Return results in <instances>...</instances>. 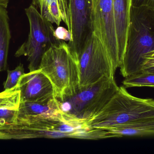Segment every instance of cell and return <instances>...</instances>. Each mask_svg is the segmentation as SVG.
I'll return each mask as SVG.
<instances>
[{
  "label": "cell",
  "mask_w": 154,
  "mask_h": 154,
  "mask_svg": "<svg viewBox=\"0 0 154 154\" xmlns=\"http://www.w3.org/2000/svg\"><path fill=\"white\" fill-rule=\"evenodd\" d=\"M80 90L85 88L104 77H114L115 73L106 50L93 33L79 58Z\"/></svg>",
  "instance_id": "52a82bcc"
},
{
  "label": "cell",
  "mask_w": 154,
  "mask_h": 154,
  "mask_svg": "<svg viewBox=\"0 0 154 154\" xmlns=\"http://www.w3.org/2000/svg\"><path fill=\"white\" fill-rule=\"evenodd\" d=\"M10 0H0V5L7 8L9 4Z\"/></svg>",
  "instance_id": "603a6c76"
},
{
  "label": "cell",
  "mask_w": 154,
  "mask_h": 154,
  "mask_svg": "<svg viewBox=\"0 0 154 154\" xmlns=\"http://www.w3.org/2000/svg\"><path fill=\"white\" fill-rule=\"evenodd\" d=\"M154 49V13L131 5L126 48L120 73L124 77L143 71V57Z\"/></svg>",
  "instance_id": "3957f363"
},
{
  "label": "cell",
  "mask_w": 154,
  "mask_h": 154,
  "mask_svg": "<svg viewBox=\"0 0 154 154\" xmlns=\"http://www.w3.org/2000/svg\"><path fill=\"white\" fill-rule=\"evenodd\" d=\"M18 108H0V126L14 121Z\"/></svg>",
  "instance_id": "d6986e66"
},
{
  "label": "cell",
  "mask_w": 154,
  "mask_h": 154,
  "mask_svg": "<svg viewBox=\"0 0 154 154\" xmlns=\"http://www.w3.org/2000/svg\"><path fill=\"white\" fill-rule=\"evenodd\" d=\"M32 4L34 6H35L37 8L38 6V0H32Z\"/></svg>",
  "instance_id": "cb8c5ba5"
},
{
  "label": "cell",
  "mask_w": 154,
  "mask_h": 154,
  "mask_svg": "<svg viewBox=\"0 0 154 154\" xmlns=\"http://www.w3.org/2000/svg\"><path fill=\"white\" fill-rule=\"evenodd\" d=\"M154 120V99L132 96L124 86L95 116L88 120L93 128L103 129L128 123Z\"/></svg>",
  "instance_id": "277c9868"
},
{
  "label": "cell",
  "mask_w": 154,
  "mask_h": 154,
  "mask_svg": "<svg viewBox=\"0 0 154 154\" xmlns=\"http://www.w3.org/2000/svg\"><path fill=\"white\" fill-rule=\"evenodd\" d=\"M101 129L113 134L116 137L154 136V120L128 123Z\"/></svg>",
  "instance_id": "4fadbf2b"
},
{
  "label": "cell",
  "mask_w": 154,
  "mask_h": 154,
  "mask_svg": "<svg viewBox=\"0 0 154 154\" xmlns=\"http://www.w3.org/2000/svg\"><path fill=\"white\" fill-rule=\"evenodd\" d=\"M92 18L93 33L103 42L115 73L122 61L119 53L113 0H92Z\"/></svg>",
  "instance_id": "ba28073f"
},
{
  "label": "cell",
  "mask_w": 154,
  "mask_h": 154,
  "mask_svg": "<svg viewBox=\"0 0 154 154\" xmlns=\"http://www.w3.org/2000/svg\"><path fill=\"white\" fill-rule=\"evenodd\" d=\"M62 111L56 99L46 102H20L18 116H41L57 114Z\"/></svg>",
  "instance_id": "5bb4252c"
},
{
  "label": "cell",
  "mask_w": 154,
  "mask_h": 154,
  "mask_svg": "<svg viewBox=\"0 0 154 154\" xmlns=\"http://www.w3.org/2000/svg\"><path fill=\"white\" fill-rule=\"evenodd\" d=\"M38 7L42 17L58 26H60L61 22L63 21L68 28L67 0H38Z\"/></svg>",
  "instance_id": "7c38bea8"
},
{
  "label": "cell",
  "mask_w": 154,
  "mask_h": 154,
  "mask_svg": "<svg viewBox=\"0 0 154 154\" xmlns=\"http://www.w3.org/2000/svg\"><path fill=\"white\" fill-rule=\"evenodd\" d=\"M17 86L21 102H46L56 99L52 83L39 69L25 73Z\"/></svg>",
  "instance_id": "30bf717a"
},
{
  "label": "cell",
  "mask_w": 154,
  "mask_h": 154,
  "mask_svg": "<svg viewBox=\"0 0 154 154\" xmlns=\"http://www.w3.org/2000/svg\"><path fill=\"white\" fill-rule=\"evenodd\" d=\"M119 87L115 77H104L80 90L74 96L59 102L62 111L78 118L88 120L107 104Z\"/></svg>",
  "instance_id": "5b68a950"
},
{
  "label": "cell",
  "mask_w": 154,
  "mask_h": 154,
  "mask_svg": "<svg viewBox=\"0 0 154 154\" xmlns=\"http://www.w3.org/2000/svg\"><path fill=\"white\" fill-rule=\"evenodd\" d=\"M55 34L57 38L60 40L69 41L71 39V36L68 30L63 27H59L55 30Z\"/></svg>",
  "instance_id": "7402d4cb"
},
{
  "label": "cell",
  "mask_w": 154,
  "mask_h": 154,
  "mask_svg": "<svg viewBox=\"0 0 154 154\" xmlns=\"http://www.w3.org/2000/svg\"><path fill=\"white\" fill-rule=\"evenodd\" d=\"M131 5L135 7L145 6L154 13V0H131Z\"/></svg>",
  "instance_id": "44dd1931"
},
{
  "label": "cell",
  "mask_w": 154,
  "mask_h": 154,
  "mask_svg": "<svg viewBox=\"0 0 154 154\" xmlns=\"http://www.w3.org/2000/svg\"><path fill=\"white\" fill-rule=\"evenodd\" d=\"M113 6L119 53L122 63L126 48L131 0H113Z\"/></svg>",
  "instance_id": "8fae6325"
},
{
  "label": "cell",
  "mask_w": 154,
  "mask_h": 154,
  "mask_svg": "<svg viewBox=\"0 0 154 154\" xmlns=\"http://www.w3.org/2000/svg\"><path fill=\"white\" fill-rule=\"evenodd\" d=\"M29 24L27 40L15 53L16 57H27L30 71L39 68L42 56L53 45L60 42L52 23L42 17L37 8L31 4L25 9Z\"/></svg>",
  "instance_id": "8992f818"
},
{
  "label": "cell",
  "mask_w": 154,
  "mask_h": 154,
  "mask_svg": "<svg viewBox=\"0 0 154 154\" xmlns=\"http://www.w3.org/2000/svg\"><path fill=\"white\" fill-rule=\"evenodd\" d=\"M123 86L126 88L148 87L154 88V71H145L125 78Z\"/></svg>",
  "instance_id": "2e32d148"
},
{
  "label": "cell",
  "mask_w": 154,
  "mask_h": 154,
  "mask_svg": "<svg viewBox=\"0 0 154 154\" xmlns=\"http://www.w3.org/2000/svg\"><path fill=\"white\" fill-rule=\"evenodd\" d=\"M7 77L4 83L5 90L11 89L17 86L21 77L25 74L23 65L21 63L13 70H7Z\"/></svg>",
  "instance_id": "ac0fdd59"
},
{
  "label": "cell",
  "mask_w": 154,
  "mask_h": 154,
  "mask_svg": "<svg viewBox=\"0 0 154 154\" xmlns=\"http://www.w3.org/2000/svg\"><path fill=\"white\" fill-rule=\"evenodd\" d=\"M116 137L103 129L93 128L88 121L65 113L41 116H16L0 126V140L70 138L99 140Z\"/></svg>",
  "instance_id": "6da1fadb"
},
{
  "label": "cell",
  "mask_w": 154,
  "mask_h": 154,
  "mask_svg": "<svg viewBox=\"0 0 154 154\" xmlns=\"http://www.w3.org/2000/svg\"><path fill=\"white\" fill-rule=\"evenodd\" d=\"M38 69L52 83L55 98L59 102L79 90V61L64 41L53 45L44 53Z\"/></svg>",
  "instance_id": "7a4b0ae2"
},
{
  "label": "cell",
  "mask_w": 154,
  "mask_h": 154,
  "mask_svg": "<svg viewBox=\"0 0 154 154\" xmlns=\"http://www.w3.org/2000/svg\"><path fill=\"white\" fill-rule=\"evenodd\" d=\"M68 31L71 39L68 45L73 55L79 57L93 33L92 0H69Z\"/></svg>",
  "instance_id": "9c48e42d"
},
{
  "label": "cell",
  "mask_w": 154,
  "mask_h": 154,
  "mask_svg": "<svg viewBox=\"0 0 154 154\" xmlns=\"http://www.w3.org/2000/svg\"><path fill=\"white\" fill-rule=\"evenodd\" d=\"M7 8L0 5V72L8 68V55L11 39Z\"/></svg>",
  "instance_id": "9a60e30c"
},
{
  "label": "cell",
  "mask_w": 154,
  "mask_h": 154,
  "mask_svg": "<svg viewBox=\"0 0 154 154\" xmlns=\"http://www.w3.org/2000/svg\"><path fill=\"white\" fill-rule=\"evenodd\" d=\"M20 102V92L17 86L0 93V108H18Z\"/></svg>",
  "instance_id": "e0dca14e"
},
{
  "label": "cell",
  "mask_w": 154,
  "mask_h": 154,
  "mask_svg": "<svg viewBox=\"0 0 154 154\" xmlns=\"http://www.w3.org/2000/svg\"><path fill=\"white\" fill-rule=\"evenodd\" d=\"M143 71H154V49L143 57Z\"/></svg>",
  "instance_id": "ffe728a7"
}]
</instances>
